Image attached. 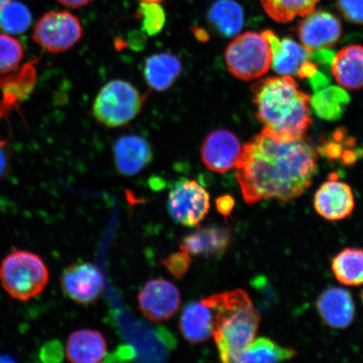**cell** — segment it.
I'll return each mask as SVG.
<instances>
[{
	"label": "cell",
	"mask_w": 363,
	"mask_h": 363,
	"mask_svg": "<svg viewBox=\"0 0 363 363\" xmlns=\"http://www.w3.org/2000/svg\"><path fill=\"white\" fill-rule=\"evenodd\" d=\"M61 350L57 343H48L40 350V357L44 362H55L62 357Z\"/></svg>",
	"instance_id": "d6a6232c"
},
{
	"label": "cell",
	"mask_w": 363,
	"mask_h": 363,
	"mask_svg": "<svg viewBox=\"0 0 363 363\" xmlns=\"http://www.w3.org/2000/svg\"><path fill=\"white\" fill-rule=\"evenodd\" d=\"M164 1H165V0H140V3H147V4H161Z\"/></svg>",
	"instance_id": "8d00e7d4"
},
{
	"label": "cell",
	"mask_w": 363,
	"mask_h": 363,
	"mask_svg": "<svg viewBox=\"0 0 363 363\" xmlns=\"http://www.w3.org/2000/svg\"><path fill=\"white\" fill-rule=\"evenodd\" d=\"M11 1V0H0V9L3 8L6 4Z\"/></svg>",
	"instance_id": "74e56055"
},
{
	"label": "cell",
	"mask_w": 363,
	"mask_h": 363,
	"mask_svg": "<svg viewBox=\"0 0 363 363\" xmlns=\"http://www.w3.org/2000/svg\"><path fill=\"white\" fill-rule=\"evenodd\" d=\"M269 43L272 51L271 67L277 74L301 78L303 68L311 62L313 52L292 39L280 40L276 35L271 36Z\"/></svg>",
	"instance_id": "2e32d148"
},
{
	"label": "cell",
	"mask_w": 363,
	"mask_h": 363,
	"mask_svg": "<svg viewBox=\"0 0 363 363\" xmlns=\"http://www.w3.org/2000/svg\"><path fill=\"white\" fill-rule=\"evenodd\" d=\"M33 22L29 9L18 1L9 2L0 9V30L4 33L18 35L26 33Z\"/></svg>",
	"instance_id": "4316f807"
},
{
	"label": "cell",
	"mask_w": 363,
	"mask_h": 363,
	"mask_svg": "<svg viewBox=\"0 0 363 363\" xmlns=\"http://www.w3.org/2000/svg\"><path fill=\"white\" fill-rule=\"evenodd\" d=\"M317 163L316 150L305 135L281 140L262 130L244 144L235 179L249 204L266 199L287 203L311 187Z\"/></svg>",
	"instance_id": "6da1fadb"
},
{
	"label": "cell",
	"mask_w": 363,
	"mask_h": 363,
	"mask_svg": "<svg viewBox=\"0 0 363 363\" xmlns=\"http://www.w3.org/2000/svg\"><path fill=\"white\" fill-rule=\"evenodd\" d=\"M135 17L142 20V29L150 36L160 33L166 22V13L160 4L140 3Z\"/></svg>",
	"instance_id": "f1b7e54d"
},
{
	"label": "cell",
	"mask_w": 363,
	"mask_h": 363,
	"mask_svg": "<svg viewBox=\"0 0 363 363\" xmlns=\"http://www.w3.org/2000/svg\"><path fill=\"white\" fill-rule=\"evenodd\" d=\"M303 18L298 26V38L308 51L333 48L342 38V23L334 13L315 10Z\"/></svg>",
	"instance_id": "8fae6325"
},
{
	"label": "cell",
	"mask_w": 363,
	"mask_h": 363,
	"mask_svg": "<svg viewBox=\"0 0 363 363\" xmlns=\"http://www.w3.org/2000/svg\"><path fill=\"white\" fill-rule=\"evenodd\" d=\"M242 151L237 135L230 130H216L203 140L202 162L208 169L224 174L235 169Z\"/></svg>",
	"instance_id": "7c38bea8"
},
{
	"label": "cell",
	"mask_w": 363,
	"mask_h": 363,
	"mask_svg": "<svg viewBox=\"0 0 363 363\" xmlns=\"http://www.w3.org/2000/svg\"><path fill=\"white\" fill-rule=\"evenodd\" d=\"M180 303L181 294L178 288L165 279L150 280L138 294L140 311L154 322L171 319L178 311Z\"/></svg>",
	"instance_id": "9c48e42d"
},
{
	"label": "cell",
	"mask_w": 363,
	"mask_h": 363,
	"mask_svg": "<svg viewBox=\"0 0 363 363\" xmlns=\"http://www.w3.org/2000/svg\"><path fill=\"white\" fill-rule=\"evenodd\" d=\"M210 194L196 181L181 179L172 189L167 208L177 223L196 227L210 211Z\"/></svg>",
	"instance_id": "ba28073f"
},
{
	"label": "cell",
	"mask_w": 363,
	"mask_h": 363,
	"mask_svg": "<svg viewBox=\"0 0 363 363\" xmlns=\"http://www.w3.org/2000/svg\"><path fill=\"white\" fill-rule=\"evenodd\" d=\"M208 21L218 33L233 38L242 29L243 9L235 0H217L208 11Z\"/></svg>",
	"instance_id": "44dd1931"
},
{
	"label": "cell",
	"mask_w": 363,
	"mask_h": 363,
	"mask_svg": "<svg viewBox=\"0 0 363 363\" xmlns=\"http://www.w3.org/2000/svg\"><path fill=\"white\" fill-rule=\"evenodd\" d=\"M218 211L224 216H228L234 207L233 199L230 196H223L217 199Z\"/></svg>",
	"instance_id": "836d02e7"
},
{
	"label": "cell",
	"mask_w": 363,
	"mask_h": 363,
	"mask_svg": "<svg viewBox=\"0 0 363 363\" xmlns=\"http://www.w3.org/2000/svg\"><path fill=\"white\" fill-rule=\"evenodd\" d=\"M331 267L340 283L347 286L363 284V250H343L333 258Z\"/></svg>",
	"instance_id": "603a6c76"
},
{
	"label": "cell",
	"mask_w": 363,
	"mask_h": 363,
	"mask_svg": "<svg viewBox=\"0 0 363 363\" xmlns=\"http://www.w3.org/2000/svg\"><path fill=\"white\" fill-rule=\"evenodd\" d=\"M251 91L263 130L281 140L306 135L313 123L311 98L299 89L293 77H270L257 82Z\"/></svg>",
	"instance_id": "7a4b0ae2"
},
{
	"label": "cell",
	"mask_w": 363,
	"mask_h": 363,
	"mask_svg": "<svg viewBox=\"0 0 363 363\" xmlns=\"http://www.w3.org/2000/svg\"><path fill=\"white\" fill-rule=\"evenodd\" d=\"M49 270L38 254L15 249L0 265V283L13 298L28 301L43 292L49 282Z\"/></svg>",
	"instance_id": "277c9868"
},
{
	"label": "cell",
	"mask_w": 363,
	"mask_h": 363,
	"mask_svg": "<svg viewBox=\"0 0 363 363\" xmlns=\"http://www.w3.org/2000/svg\"><path fill=\"white\" fill-rule=\"evenodd\" d=\"M94 0H57L62 6L71 9H80L88 6Z\"/></svg>",
	"instance_id": "e575fe53"
},
{
	"label": "cell",
	"mask_w": 363,
	"mask_h": 363,
	"mask_svg": "<svg viewBox=\"0 0 363 363\" xmlns=\"http://www.w3.org/2000/svg\"><path fill=\"white\" fill-rule=\"evenodd\" d=\"M225 58L235 78L243 81L259 79L272 65L271 44L264 33L247 31L235 36L225 50Z\"/></svg>",
	"instance_id": "5b68a950"
},
{
	"label": "cell",
	"mask_w": 363,
	"mask_h": 363,
	"mask_svg": "<svg viewBox=\"0 0 363 363\" xmlns=\"http://www.w3.org/2000/svg\"><path fill=\"white\" fill-rule=\"evenodd\" d=\"M229 242L228 231L218 227H207L184 238L180 249L193 255H212L224 251Z\"/></svg>",
	"instance_id": "7402d4cb"
},
{
	"label": "cell",
	"mask_w": 363,
	"mask_h": 363,
	"mask_svg": "<svg viewBox=\"0 0 363 363\" xmlns=\"http://www.w3.org/2000/svg\"><path fill=\"white\" fill-rule=\"evenodd\" d=\"M144 101L143 95L129 82L112 80L99 91L93 113L99 123L115 128L134 120L142 110Z\"/></svg>",
	"instance_id": "8992f818"
},
{
	"label": "cell",
	"mask_w": 363,
	"mask_h": 363,
	"mask_svg": "<svg viewBox=\"0 0 363 363\" xmlns=\"http://www.w3.org/2000/svg\"><path fill=\"white\" fill-rule=\"evenodd\" d=\"M337 6L347 21L363 25V0H337Z\"/></svg>",
	"instance_id": "4dcf8cb0"
},
{
	"label": "cell",
	"mask_w": 363,
	"mask_h": 363,
	"mask_svg": "<svg viewBox=\"0 0 363 363\" xmlns=\"http://www.w3.org/2000/svg\"><path fill=\"white\" fill-rule=\"evenodd\" d=\"M331 174L329 180L320 186L315 195L314 206L318 214L330 221L345 219L355 206L350 186Z\"/></svg>",
	"instance_id": "4fadbf2b"
},
{
	"label": "cell",
	"mask_w": 363,
	"mask_h": 363,
	"mask_svg": "<svg viewBox=\"0 0 363 363\" xmlns=\"http://www.w3.org/2000/svg\"><path fill=\"white\" fill-rule=\"evenodd\" d=\"M106 340L97 330H76L68 337L66 355L72 362H101L106 357Z\"/></svg>",
	"instance_id": "ac0fdd59"
},
{
	"label": "cell",
	"mask_w": 363,
	"mask_h": 363,
	"mask_svg": "<svg viewBox=\"0 0 363 363\" xmlns=\"http://www.w3.org/2000/svg\"><path fill=\"white\" fill-rule=\"evenodd\" d=\"M180 59L169 52L149 57L144 65V77L150 88L157 91L169 89L181 74Z\"/></svg>",
	"instance_id": "ffe728a7"
},
{
	"label": "cell",
	"mask_w": 363,
	"mask_h": 363,
	"mask_svg": "<svg viewBox=\"0 0 363 363\" xmlns=\"http://www.w3.org/2000/svg\"><path fill=\"white\" fill-rule=\"evenodd\" d=\"M350 96L343 88L331 86L318 92L311 99L316 115L326 121L338 120L343 115Z\"/></svg>",
	"instance_id": "d4e9b609"
},
{
	"label": "cell",
	"mask_w": 363,
	"mask_h": 363,
	"mask_svg": "<svg viewBox=\"0 0 363 363\" xmlns=\"http://www.w3.org/2000/svg\"><path fill=\"white\" fill-rule=\"evenodd\" d=\"M24 51L21 44L11 35L0 34V74H7L20 66Z\"/></svg>",
	"instance_id": "83f0119b"
},
{
	"label": "cell",
	"mask_w": 363,
	"mask_h": 363,
	"mask_svg": "<svg viewBox=\"0 0 363 363\" xmlns=\"http://www.w3.org/2000/svg\"><path fill=\"white\" fill-rule=\"evenodd\" d=\"M104 277L90 262L71 265L62 272L61 288L67 296L81 305L96 301L104 290Z\"/></svg>",
	"instance_id": "30bf717a"
},
{
	"label": "cell",
	"mask_w": 363,
	"mask_h": 363,
	"mask_svg": "<svg viewBox=\"0 0 363 363\" xmlns=\"http://www.w3.org/2000/svg\"><path fill=\"white\" fill-rule=\"evenodd\" d=\"M11 153L6 142L0 140V181L8 174L11 167Z\"/></svg>",
	"instance_id": "1f68e13d"
},
{
	"label": "cell",
	"mask_w": 363,
	"mask_h": 363,
	"mask_svg": "<svg viewBox=\"0 0 363 363\" xmlns=\"http://www.w3.org/2000/svg\"><path fill=\"white\" fill-rule=\"evenodd\" d=\"M294 349L279 346L266 337L254 340L238 358L237 363L278 362L292 359Z\"/></svg>",
	"instance_id": "cb8c5ba5"
},
{
	"label": "cell",
	"mask_w": 363,
	"mask_h": 363,
	"mask_svg": "<svg viewBox=\"0 0 363 363\" xmlns=\"http://www.w3.org/2000/svg\"><path fill=\"white\" fill-rule=\"evenodd\" d=\"M179 329L187 342L199 344L213 337L214 331V311L202 299L189 303L184 308L180 317Z\"/></svg>",
	"instance_id": "e0dca14e"
},
{
	"label": "cell",
	"mask_w": 363,
	"mask_h": 363,
	"mask_svg": "<svg viewBox=\"0 0 363 363\" xmlns=\"http://www.w3.org/2000/svg\"><path fill=\"white\" fill-rule=\"evenodd\" d=\"M83 35L79 18L61 11L44 13L35 26L33 38L45 51L60 53L74 48Z\"/></svg>",
	"instance_id": "52a82bcc"
},
{
	"label": "cell",
	"mask_w": 363,
	"mask_h": 363,
	"mask_svg": "<svg viewBox=\"0 0 363 363\" xmlns=\"http://www.w3.org/2000/svg\"><path fill=\"white\" fill-rule=\"evenodd\" d=\"M203 301L214 311L215 339L220 360L238 362L255 340L260 317L249 295L242 289L216 294Z\"/></svg>",
	"instance_id": "3957f363"
},
{
	"label": "cell",
	"mask_w": 363,
	"mask_h": 363,
	"mask_svg": "<svg viewBox=\"0 0 363 363\" xmlns=\"http://www.w3.org/2000/svg\"><path fill=\"white\" fill-rule=\"evenodd\" d=\"M333 74L340 87L363 89V47L351 45L340 50L333 59Z\"/></svg>",
	"instance_id": "d6986e66"
},
{
	"label": "cell",
	"mask_w": 363,
	"mask_h": 363,
	"mask_svg": "<svg viewBox=\"0 0 363 363\" xmlns=\"http://www.w3.org/2000/svg\"><path fill=\"white\" fill-rule=\"evenodd\" d=\"M320 0H261L263 9L272 20L289 23L314 11Z\"/></svg>",
	"instance_id": "484cf974"
},
{
	"label": "cell",
	"mask_w": 363,
	"mask_h": 363,
	"mask_svg": "<svg viewBox=\"0 0 363 363\" xmlns=\"http://www.w3.org/2000/svg\"><path fill=\"white\" fill-rule=\"evenodd\" d=\"M116 167L120 174L135 176L152 162V152L149 143L136 135H125L113 146Z\"/></svg>",
	"instance_id": "5bb4252c"
},
{
	"label": "cell",
	"mask_w": 363,
	"mask_h": 363,
	"mask_svg": "<svg viewBox=\"0 0 363 363\" xmlns=\"http://www.w3.org/2000/svg\"><path fill=\"white\" fill-rule=\"evenodd\" d=\"M194 34L199 40H206L208 35L206 30L201 28H194Z\"/></svg>",
	"instance_id": "d590c367"
},
{
	"label": "cell",
	"mask_w": 363,
	"mask_h": 363,
	"mask_svg": "<svg viewBox=\"0 0 363 363\" xmlns=\"http://www.w3.org/2000/svg\"><path fill=\"white\" fill-rule=\"evenodd\" d=\"M317 310L326 325L344 329L352 323L355 306L350 293L340 288H330L320 295Z\"/></svg>",
	"instance_id": "9a60e30c"
},
{
	"label": "cell",
	"mask_w": 363,
	"mask_h": 363,
	"mask_svg": "<svg viewBox=\"0 0 363 363\" xmlns=\"http://www.w3.org/2000/svg\"><path fill=\"white\" fill-rule=\"evenodd\" d=\"M362 301H363V291L362 292Z\"/></svg>",
	"instance_id": "f35d334b"
},
{
	"label": "cell",
	"mask_w": 363,
	"mask_h": 363,
	"mask_svg": "<svg viewBox=\"0 0 363 363\" xmlns=\"http://www.w3.org/2000/svg\"><path fill=\"white\" fill-rule=\"evenodd\" d=\"M191 262L192 259L190 254L185 250L181 249L180 252L172 254V255L163 259L162 264L174 278L180 279L188 272Z\"/></svg>",
	"instance_id": "f546056e"
}]
</instances>
